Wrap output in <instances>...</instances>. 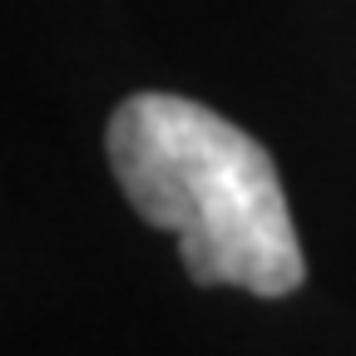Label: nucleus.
I'll return each mask as SVG.
<instances>
[{
    "instance_id": "nucleus-1",
    "label": "nucleus",
    "mask_w": 356,
    "mask_h": 356,
    "mask_svg": "<svg viewBox=\"0 0 356 356\" xmlns=\"http://www.w3.org/2000/svg\"><path fill=\"white\" fill-rule=\"evenodd\" d=\"M109 168L129 208L178 238L198 287L287 297L307 262L277 163L248 129L184 95H134L114 109Z\"/></svg>"
}]
</instances>
